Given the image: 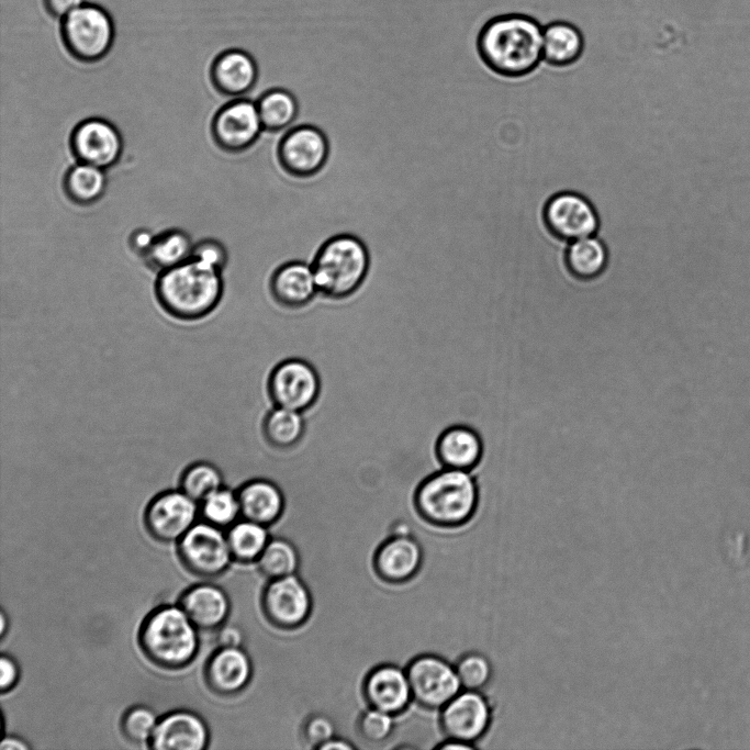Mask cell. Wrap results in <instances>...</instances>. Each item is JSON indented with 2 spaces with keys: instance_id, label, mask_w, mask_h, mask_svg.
<instances>
[{
  "instance_id": "obj_33",
  "label": "cell",
  "mask_w": 750,
  "mask_h": 750,
  "mask_svg": "<svg viewBox=\"0 0 750 750\" xmlns=\"http://www.w3.org/2000/svg\"><path fill=\"white\" fill-rule=\"evenodd\" d=\"M223 485L224 480L221 470L208 461H197L189 464L179 478V489L198 503H201Z\"/></svg>"
},
{
  "instance_id": "obj_15",
  "label": "cell",
  "mask_w": 750,
  "mask_h": 750,
  "mask_svg": "<svg viewBox=\"0 0 750 750\" xmlns=\"http://www.w3.org/2000/svg\"><path fill=\"white\" fill-rule=\"evenodd\" d=\"M440 709L446 736L471 745L484 735L491 721L490 706L478 691H460Z\"/></svg>"
},
{
  "instance_id": "obj_38",
  "label": "cell",
  "mask_w": 750,
  "mask_h": 750,
  "mask_svg": "<svg viewBox=\"0 0 750 750\" xmlns=\"http://www.w3.org/2000/svg\"><path fill=\"white\" fill-rule=\"evenodd\" d=\"M394 728L393 715L370 707L362 713L358 720V732L367 742L379 743L385 741Z\"/></svg>"
},
{
  "instance_id": "obj_41",
  "label": "cell",
  "mask_w": 750,
  "mask_h": 750,
  "mask_svg": "<svg viewBox=\"0 0 750 750\" xmlns=\"http://www.w3.org/2000/svg\"><path fill=\"white\" fill-rule=\"evenodd\" d=\"M0 691L7 693L11 691L19 682L20 668L18 662L9 654L2 653L0 658Z\"/></svg>"
},
{
  "instance_id": "obj_21",
  "label": "cell",
  "mask_w": 750,
  "mask_h": 750,
  "mask_svg": "<svg viewBox=\"0 0 750 750\" xmlns=\"http://www.w3.org/2000/svg\"><path fill=\"white\" fill-rule=\"evenodd\" d=\"M178 605L200 630H216L226 623L231 602L226 592L212 583L203 582L186 589Z\"/></svg>"
},
{
  "instance_id": "obj_2",
  "label": "cell",
  "mask_w": 750,
  "mask_h": 750,
  "mask_svg": "<svg viewBox=\"0 0 750 750\" xmlns=\"http://www.w3.org/2000/svg\"><path fill=\"white\" fill-rule=\"evenodd\" d=\"M224 290L222 271L189 260L158 272L155 295L171 317L192 322L206 317L220 304Z\"/></svg>"
},
{
  "instance_id": "obj_9",
  "label": "cell",
  "mask_w": 750,
  "mask_h": 750,
  "mask_svg": "<svg viewBox=\"0 0 750 750\" xmlns=\"http://www.w3.org/2000/svg\"><path fill=\"white\" fill-rule=\"evenodd\" d=\"M329 144L325 133L315 125L300 124L288 130L277 146L278 161L288 175L310 178L325 166Z\"/></svg>"
},
{
  "instance_id": "obj_23",
  "label": "cell",
  "mask_w": 750,
  "mask_h": 750,
  "mask_svg": "<svg viewBox=\"0 0 750 750\" xmlns=\"http://www.w3.org/2000/svg\"><path fill=\"white\" fill-rule=\"evenodd\" d=\"M434 452L443 468L472 471L482 459L483 441L472 427L455 424L438 435Z\"/></svg>"
},
{
  "instance_id": "obj_19",
  "label": "cell",
  "mask_w": 750,
  "mask_h": 750,
  "mask_svg": "<svg viewBox=\"0 0 750 750\" xmlns=\"http://www.w3.org/2000/svg\"><path fill=\"white\" fill-rule=\"evenodd\" d=\"M203 676L211 692L231 696L247 686L251 676V662L242 647H217L205 662Z\"/></svg>"
},
{
  "instance_id": "obj_28",
  "label": "cell",
  "mask_w": 750,
  "mask_h": 750,
  "mask_svg": "<svg viewBox=\"0 0 750 750\" xmlns=\"http://www.w3.org/2000/svg\"><path fill=\"white\" fill-rule=\"evenodd\" d=\"M107 188L105 170L85 163L77 161L68 168L63 179L66 197L80 206L97 203L104 195Z\"/></svg>"
},
{
  "instance_id": "obj_13",
  "label": "cell",
  "mask_w": 750,
  "mask_h": 750,
  "mask_svg": "<svg viewBox=\"0 0 750 750\" xmlns=\"http://www.w3.org/2000/svg\"><path fill=\"white\" fill-rule=\"evenodd\" d=\"M69 146L77 161L107 170L120 160L124 142L112 122L102 117H88L74 127Z\"/></svg>"
},
{
  "instance_id": "obj_47",
  "label": "cell",
  "mask_w": 750,
  "mask_h": 750,
  "mask_svg": "<svg viewBox=\"0 0 750 750\" xmlns=\"http://www.w3.org/2000/svg\"><path fill=\"white\" fill-rule=\"evenodd\" d=\"M438 748L441 750H472L474 745L449 739V741L438 746Z\"/></svg>"
},
{
  "instance_id": "obj_22",
  "label": "cell",
  "mask_w": 750,
  "mask_h": 750,
  "mask_svg": "<svg viewBox=\"0 0 750 750\" xmlns=\"http://www.w3.org/2000/svg\"><path fill=\"white\" fill-rule=\"evenodd\" d=\"M363 692L370 707L393 716L404 710L413 698L406 670L390 664L378 667L368 674Z\"/></svg>"
},
{
  "instance_id": "obj_12",
  "label": "cell",
  "mask_w": 750,
  "mask_h": 750,
  "mask_svg": "<svg viewBox=\"0 0 750 750\" xmlns=\"http://www.w3.org/2000/svg\"><path fill=\"white\" fill-rule=\"evenodd\" d=\"M264 132L256 101L235 98L214 114L211 135L225 153L239 154L250 148Z\"/></svg>"
},
{
  "instance_id": "obj_10",
  "label": "cell",
  "mask_w": 750,
  "mask_h": 750,
  "mask_svg": "<svg viewBox=\"0 0 750 750\" xmlns=\"http://www.w3.org/2000/svg\"><path fill=\"white\" fill-rule=\"evenodd\" d=\"M200 505L180 489L165 490L146 505L143 520L159 542H177L195 523Z\"/></svg>"
},
{
  "instance_id": "obj_5",
  "label": "cell",
  "mask_w": 750,
  "mask_h": 750,
  "mask_svg": "<svg viewBox=\"0 0 750 750\" xmlns=\"http://www.w3.org/2000/svg\"><path fill=\"white\" fill-rule=\"evenodd\" d=\"M318 294L329 300L351 296L362 286L370 255L357 236L342 233L327 238L311 261Z\"/></svg>"
},
{
  "instance_id": "obj_39",
  "label": "cell",
  "mask_w": 750,
  "mask_h": 750,
  "mask_svg": "<svg viewBox=\"0 0 750 750\" xmlns=\"http://www.w3.org/2000/svg\"><path fill=\"white\" fill-rule=\"evenodd\" d=\"M191 258L222 271L227 264L228 251L222 242L205 238L194 243Z\"/></svg>"
},
{
  "instance_id": "obj_46",
  "label": "cell",
  "mask_w": 750,
  "mask_h": 750,
  "mask_svg": "<svg viewBox=\"0 0 750 750\" xmlns=\"http://www.w3.org/2000/svg\"><path fill=\"white\" fill-rule=\"evenodd\" d=\"M354 748L355 747L351 743L333 737L328 741L321 745L317 749L318 750H350Z\"/></svg>"
},
{
  "instance_id": "obj_14",
  "label": "cell",
  "mask_w": 750,
  "mask_h": 750,
  "mask_svg": "<svg viewBox=\"0 0 750 750\" xmlns=\"http://www.w3.org/2000/svg\"><path fill=\"white\" fill-rule=\"evenodd\" d=\"M412 697L428 708H441L461 687L456 669L435 656H421L406 669Z\"/></svg>"
},
{
  "instance_id": "obj_26",
  "label": "cell",
  "mask_w": 750,
  "mask_h": 750,
  "mask_svg": "<svg viewBox=\"0 0 750 750\" xmlns=\"http://www.w3.org/2000/svg\"><path fill=\"white\" fill-rule=\"evenodd\" d=\"M583 49L584 38L575 25L556 21L544 29L542 55L549 65L570 66L580 59Z\"/></svg>"
},
{
  "instance_id": "obj_17",
  "label": "cell",
  "mask_w": 750,
  "mask_h": 750,
  "mask_svg": "<svg viewBox=\"0 0 750 750\" xmlns=\"http://www.w3.org/2000/svg\"><path fill=\"white\" fill-rule=\"evenodd\" d=\"M210 742L204 719L188 709H177L159 717L148 743L154 750H203Z\"/></svg>"
},
{
  "instance_id": "obj_44",
  "label": "cell",
  "mask_w": 750,
  "mask_h": 750,
  "mask_svg": "<svg viewBox=\"0 0 750 750\" xmlns=\"http://www.w3.org/2000/svg\"><path fill=\"white\" fill-rule=\"evenodd\" d=\"M83 3L85 0H44L48 14L58 19H64Z\"/></svg>"
},
{
  "instance_id": "obj_11",
  "label": "cell",
  "mask_w": 750,
  "mask_h": 750,
  "mask_svg": "<svg viewBox=\"0 0 750 750\" xmlns=\"http://www.w3.org/2000/svg\"><path fill=\"white\" fill-rule=\"evenodd\" d=\"M542 217L548 232L564 242L596 235L600 227L594 205L582 194L558 192L544 206Z\"/></svg>"
},
{
  "instance_id": "obj_42",
  "label": "cell",
  "mask_w": 750,
  "mask_h": 750,
  "mask_svg": "<svg viewBox=\"0 0 750 750\" xmlns=\"http://www.w3.org/2000/svg\"><path fill=\"white\" fill-rule=\"evenodd\" d=\"M215 638L217 647L225 648L242 647L244 640L242 630L237 626L226 623L216 629Z\"/></svg>"
},
{
  "instance_id": "obj_48",
  "label": "cell",
  "mask_w": 750,
  "mask_h": 750,
  "mask_svg": "<svg viewBox=\"0 0 750 750\" xmlns=\"http://www.w3.org/2000/svg\"><path fill=\"white\" fill-rule=\"evenodd\" d=\"M5 623H7V617H5L4 612L2 611V613H1V635H2V637L4 636L5 629H7Z\"/></svg>"
},
{
  "instance_id": "obj_34",
  "label": "cell",
  "mask_w": 750,
  "mask_h": 750,
  "mask_svg": "<svg viewBox=\"0 0 750 750\" xmlns=\"http://www.w3.org/2000/svg\"><path fill=\"white\" fill-rule=\"evenodd\" d=\"M256 561L260 572L270 580L295 574L299 567L294 546L281 538L269 540Z\"/></svg>"
},
{
  "instance_id": "obj_4",
  "label": "cell",
  "mask_w": 750,
  "mask_h": 750,
  "mask_svg": "<svg viewBox=\"0 0 750 750\" xmlns=\"http://www.w3.org/2000/svg\"><path fill=\"white\" fill-rule=\"evenodd\" d=\"M479 490L471 471L440 468L424 478L414 492L417 513L439 526H459L474 514Z\"/></svg>"
},
{
  "instance_id": "obj_25",
  "label": "cell",
  "mask_w": 750,
  "mask_h": 750,
  "mask_svg": "<svg viewBox=\"0 0 750 750\" xmlns=\"http://www.w3.org/2000/svg\"><path fill=\"white\" fill-rule=\"evenodd\" d=\"M422 561L418 544L408 535H393L377 551L376 568L388 581L400 582L412 577Z\"/></svg>"
},
{
  "instance_id": "obj_3",
  "label": "cell",
  "mask_w": 750,
  "mask_h": 750,
  "mask_svg": "<svg viewBox=\"0 0 750 750\" xmlns=\"http://www.w3.org/2000/svg\"><path fill=\"white\" fill-rule=\"evenodd\" d=\"M198 630L178 604L161 605L143 619L137 641L150 663L165 670H179L198 654Z\"/></svg>"
},
{
  "instance_id": "obj_7",
  "label": "cell",
  "mask_w": 750,
  "mask_h": 750,
  "mask_svg": "<svg viewBox=\"0 0 750 750\" xmlns=\"http://www.w3.org/2000/svg\"><path fill=\"white\" fill-rule=\"evenodd\" d=\"M177 553L183 568L200 578H215L233 560L226 534L205 520L197 522L178 541Z\"/></svg>"
},
{
  "instance_id": "obj_43",
  "label": "cell",
  "mask_w": 750,
  "mask_h": 750,
  "mask_svg": "<svg viewBox=\"0 0 750 750\" xmlns=\"http://www.w3.org/2000/svg\"><path fill=\"white\" fill-rule=\"evenodd\" d=\"M155 236L147 228H137L135 230L130 238H128V245L130 248L141 258H144V256L147 254L149 250Z\"/></svg>"
},
{
  "instance_id": "obj_8",
  "label": "cell",
  "mask_w": 750,
  "mask_h": 750,
  "mask_svg": "<svg viewBox=\"0 0 750 750\" xmlns=\"http://www.w3.org/2000/svg\"><path fill=\"white\" fill-rule=\"evenodd\" d=\"M266 387L272 406L304 413L318 400L321 379L306 360L288 358L271 369Z\"/></svg>"
},
{
  "instance_id": "obj_18",
  "label": "cell",
  "mask_w": 750,
  "mask_h": 750,
  "mask_svg": "<svg viewBox=\"0 0 750 750\" xmlns=\"http://www.w3.org/2000/svg\"><path fill=\"white\" fill-rule=\"evenodd\" d=\"M269 292L283 309L299 310L309 305L318 294L312 265L291 260L278 266L270 276Z\"/></svg>"
},
{
  "instance_id": "obj_1",
  "label": "cell",
  "mask_w": 750,
  "mask_h": 750,
  "mask_svg": "<svg viewBox=\"0 0 750 750\" xmlns=\"http://www.w3.org/2000/svg\"><path fill=\"white\" fill-rule=\"evenodd\" d=\"M544 29L533 18L506 14L489 20L477 40L482 61L495 74L518 78L534 71L541 59Z\"/></svg>"
},
{
  "instance_id": "obj_31",
  "label": "cell",
  "mask_w": 750,
  "mask_h": 750,
  "mask_svg": "<svg viewBox=\"0 0 750 750\" xmlns=\"http://www.w3.org/2000/svg\"><path fill=\"white\" fill-rule=\"evenodd\" d=\"M256 105L265 132L279 133L288 128L299 114V103L293 93L283 88L265 91Z\"/></svg>"
},
{
  "instance_id": "obj_16",
  "label": "cell",
  "mask_w": 750,
  "mask_h": 750,
  "mask_svg": "<svg viewBox=\"0 0 750 750\" xmlns=\"http://www.w3.org/2000/svg\"><path fill=\"white\" fill-rule=\"evenodd\" d=\"M262 608L275 625L296 627L309 617L310 592L295 574L271 579L262 593Z\"/></svg>"
},
{
  "instance_id": "obj_27",
  "label": "cell",
  "mask_w": 750,
  "mask_h": 750,
  "mask_svg": "<svg viewBox=\"0 0 750 750\" xmlns=\"http://www.w3.org/2000/svg\"><path fill=\"white\" fill-rule=\"evenodd\" d=\"M564 264L575 279L593 280L607 267V247L595 235L570 242L564 251Z\"/></svg>"
},
{
  "instance_id": "obj_36",
  "label": "cell",
  "mask_w": 750,
  "mask_h": 750,
  "mask_svg": "<svg viewBox=\"0 0 750 750\" xmlns=\"http://www.w3.org/2000/svg\"><path fill=\"white\" fill-rule=\"evenodd\" d=\"M159 717L148 706H131L122 715L120 728L124 738L134 745L148 746L158 724Z\"/></svg>"
},
{
  "instance_id": "obj_45",
  "label": "cell",
  "mask_w": 750,
  "mask_h": 750,
  "mask_svg": "<svg viewBox=\"0 0 750 750\" xmlns=\"http://www.w3.org/2000/svg\"><path fill=\"white\" fill-rule=\"evenodd\" d=\"M30 748L25 740L15 736L5 737L0 745V750H29Z\"/></svg>"
},
{
  "instance_id": "obj_37",
  "label": "cell",
  "mask_w": 750,
  "mask_h": 750,
  "mask_svg": "<svg viewBox=\"0 0 750 750\" xmlns=\"http://www.w3.org/2000/svg\"><path fill=\"white\" fill-rule=\"evenodd\" d=\"M456 672L461 687L470 691H479L491 678L489 660L481 653H467L456 665Z\"/></svg>"
},
{
  "instance_id": "obj_40",
  "label": "cell",
  "mask_w": 750,
  "mask_h": 750,
  "mask_svg": "<svg viewBox=\"0 0 750 750\" xmlns=\"http://www.w3.org/2000/svg\"><path fill=\"white\" fill-rule=\"evenodd\" d=\"M304 737L312 748L317 749L334 737V725L324 716H314L305 724Z\"/></svg>"
},
{
  "instance_id": "obj_6",
  "label": "cell",
  "mask_w": 750,
  "mask_h": 750,
  "mask_svg": "<svg viewBox=\"0 0 750 750\" xmlns=\"http://www.w3.org/2000/svg\"><path fill=\"white\" fill-rule=\"evenodd\" d=\"M60 36L65 48L75 59L96 63L112 47L114 24L102 7L83 3L61 19Z\"/></svg>"
},
{
  "instance_id": "obj_24",
  "label": "cell",
  "mask_w": 750,
  "mask_h": 750,
  "mask_svg": "<svg viewBox=\"0 0 750 750\" xmlns=\"http://www.w3.org/2000/svg\"><path fill=\"white\" fill-rule=\"evenodd\" d=\"M240 516L268 526L284 510V495L277 483L264 478L250 479L236 490Z\"/></svg>"
},
{
  "instance_id": "obj_20",
  "label": "cell",
  "mask_w": 750,
  "mask_h": 750,
  "mask_svg": "<svg viewBox=\"0 0 750 750\" xmlns=\"http://www.w3.org/2000/svg\"><path fill=\"white\" fill-rule=\"evenodd\" d=\"M214 89L228 98L245 97L256 85L258 66L247 52L232 48L220 53L210 68Z\"/></svg>"
},
{
  "instance_id": "obj_35",
  "label": "cell",
  "mask_w": 750,
  "mask_h": 750,
  "mask_svg": "<svg viewBox=\"0 0 750 750\" xmlns=\"http://www.w3.org/2000/svg\"><path fill=\"white\" fill-rule=\"evenodd\" d=\"M199 505L203 520L221 528L230 527L240 516L236 491L224 485L205 497Z\"/></svg>"
},
{
  "instance_id": "obj_32",
  "label": "cell",
  "mask_w": 750,
  "mask_h": 750,
  "mask_svg": "<svg viewBox=\"0 0 750 750\" xmlns=\"http://www.w3.org/2000/svg\"><path fill=\"white\" fill-rule=\"evenodd\" d=\"M226 538L233 560L256 561L269 541L267 526L249 520H236L228 527Z\"/></svg>"
},
{
  "instance_id": "obj_30",
  "label": "cell",
  "mask_w": 750,
  "mask_h": 750,
  "mask_svg": "<svg viewBox=\"0 0 750 750\" xmlns=\"http://www.w3.org/2000/svg\"><path fill=\"white\" fill-rule=\"evenodd\" d=\"M193 245L194 243L186 231L180 228L167 230L155 236L143 259L150 269L161 272L189 260Z\"/></svg>"
},
{
  "instance_id": "obj_29",
  "label": "cell",
  "mask_w": 750,
  "mask_h": 750,
  "mask_svg": "<svg viewBox=\"0 0 750 750\" xmlns=\"http://www.w3.org/2000/svg\"><path fill=\"white\" fill-rule=\"evenodd\" d=\"M305 432L303 413L272 406L264 416L261 433L265 441L277 450L295 447Z\"/></svg>"
}]
</instances>
